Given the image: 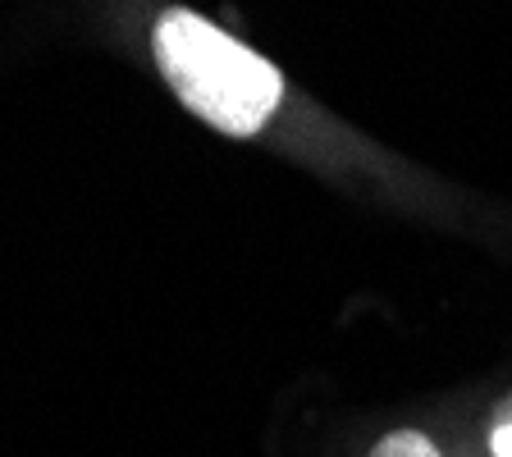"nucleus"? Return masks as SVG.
<instances>
[{"mask_svg":"<svg viewBox=\"0 0 512 457\" xmlns=\"http://www.w3.org/2000/svg\"><path fill=\"white\" fill-rule=\"evenodd\" d=\"M156 64L183 106L220 133L252 138L275 115L284 78L270 60L234 42L224 28L192 10H165L156 19Z\"/></svg>","mask_w":512,"mask_h":457,"instance_id":"1","label":"nucleus"},{"mask_svg":"<svg viewBox=\"0 0 512 457\" xmlns=\"http://www.w3.org/2000/svg\"><path fill=\"white\" fill-rule=\"evenodd\" d=\"M371 457H439V448L426 435H416V430H394V435H384L375 444Z\"/></svg>","mask_w":512,"mask_h":457,"instance_id":"2","label":"nucleus"},{"mask_svg":"<svg viewBox=\"0 0 512 457\" xmlns=\"http://www.w3.org/2000/svg\"><path fill=\"white\" fill-rule=\"evenodd\" d=\"M494 457H512V426L494 430Z\"/></svg>","mask_w":512,"mask_h":457,"instance_id":"3","label":"nucleus"}]
</instances>
